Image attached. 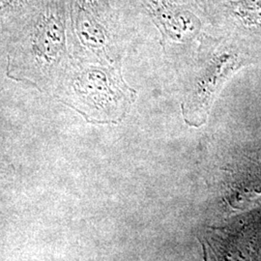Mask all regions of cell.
<instances>
[{"label":"cell","mask_w":261,"mask_h":261,"mask_svg":"<svg viewBox=\"0 0 261 261\" xmlns=\"http://www.w3.org/2000/svg\"><path fill=\"white\" fill-rule=\"evenodd\" d=\"M155 18L161 22L164 32L174 41H186L194 37L198 30L196 17L188 12L180 11L165 4H152Z\"/></svg>","instance_id":"obj_2"},{"label":"cell","mask_w":261,"mask_h":261,"mask_svg":"<svg viewBox=\"0 0 261 261\" xmlns=\"http://www.w3.org/2000/svg\"><path fill=\"white\" fill-rule=\"evenodd\" d=\"M236 67V57L227 54L215 57L207 66L183 105L184 117L190 125L200 126L205 122L219 89Z\"/></svg>","instance_id":"obj_1"}]
</instances>
